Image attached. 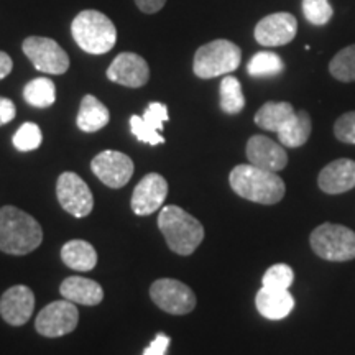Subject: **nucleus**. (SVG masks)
Returning <instances> with one entry per match:
<instances>
[{"label": "nucleus", "instance_id": "obj_1", "mask_svg": "<svg viewBox=\"0 0 355 355\" xmlns=\"http://www.w3.org/2000/svg\"><path fill=\"white\" fill-rule=\"evenodd\" d=\"M40 222L15 206L0 207V250L8 255H28L42 245Z\"/></svg>", "mask_w": 355, "mask_h": 355}, {"label": "nucleus", "instance_id": "obj_2", "mask_svg": "<svg viewBox=\"0 0 355 355\" xmlns=\"http://www.w3.org/2000/svg\"><path fill=\"white\" fill-rule=\"evenodd\" d=\"M229 183L235 194L265 206L279 202L286 193L285 181L277 173L261 170L250 163L235 166L229 175Z\"/></svg>", "mask_w": 355, "mask_h": 355}, {"label": "nucleus", "instance_id": "obj_3", "mask_svg": "<svg viewBox=\"0 0 355 355\" xmlns=\"http://www.w3.org/2000/svg\"><path fill=\"white\" fill-rule=\"evenodd\" d=\"M158 229L162 230L168 247L178 255H191L204 241L201 222L180 206L163 207L158 216Z\"/></svg>", "mask_w": 355, "mask_h": 355}, {"label": "nucleus", "instance_id": "obj_4", "mask_svg": "<svg viewBox=\"0 0 355 355\" xmlns=\"http://www.w3.org/2000/svg\"><path fill=\"white\" fill-rule=\"evenodd\" d=\"M74 42L89 55H105L115 46L117 28L114 21L97 10H83L71 25Z\"/></svg>", "mask_w": 355, "mask_h": 355}, {"label": "nucleus", "instance_id": "obj_5", "mask_svg": "<svg viewBox=\"0 0 355 355\" xmlns=\"http://www.w3.org/2000/svg\"><path fill=\"white\" fill-rule=\"evenodd\" d=\"M242 51L229 40H214L199 48L194 55V74L201 79H212L234 73L241 66Z\"/></svg>", "mask_w": 355, "mask_h": 355}, {"label": "nucleus", "instance_id": "obj_6", "mask_svg": "<svg viewBox=\"0 0 355 355\" xmlns=\"http://www.w3.org/2000/svg\"><path fill=\"white\" fill-rule=\"evenodd\" d=\"M311 248L327 261H349L355 259V232L340 224H321L311 232Z\"/></svg>", "mask_w": 355, "mask_h": 355}, {"label": "nucleus", "instance_id": "obj_7", "mask_svg": "<svg viewBox=\"0 0 355 355\" xmlns=\"http://www.w3.org/2000/svg\"><path fill=\"white\" fill-rule=\"evenodd\" d=\"M150 298L159 309L175 316H183L196 308V295L180 279L162 278L150 286Z\"/></svg>", "mask_w": 355, "mask_h": 355}, {"label": "nucleus", "instance_id": "obj_8", "mask_svg": "<svg viewBox=\"0 0 355 355\" xmlns=\"http://www.w3.org/2000/svg\"><path fill=\"white\" fill-rule=\"evenodd\" d=\"M79 311L74 303L68 300L53 301L40 311L37 319H35V329L40 336L55 337L68 336L78 327Z\"/></svg>", "mask_w": 355, "mask_h": 355}, {"label": "nucleus", "instance_id": "obj_9", "mask_svg": "<svg viewBox=\"0 0 355 355\" xmlns=\"http://www.w3.org/2000/svg\"><path fill=\"white\" fill-rule=\"evenodd\" d=\"M25 56L38 71L46 74H64L69 68V56L55 40L28 37L21 44Z\"/></svg>", "mask_w": 355, "mask_h": 355}, {"label": "nucleus", "instance_id": "obj_10", "mask_svg": "<svg viewBox=\"0 0 355 355\" xmlns=\"http://www.w3.org/2000/svg\"><path fill=\"white\" fill-rule=\"evenodd\" d=\"M56 198L61 207L74 217H86L94 209V196L86 181L76 173L66 171L56 183Z\"/></svg>", "mask_w": 355, "mask_h": 355}, {"label": "nucleus", "instance_id": "obj_11", "mask_svg": "<svg viewBox=\"0 0 355 355\" xmlns=\"http://www.w3.org/2000/svg\"><path fill=\"white\" fill-rule=\"evenodd\" d=\"M91 170L109 188H123L133 175V162L125 153L105 150L96 155L91 162Z\"/></svg>", "mask_w": 355, "mask_h": 355}, {"label": "nucleus", "instance_id": "obj_12", "mask_svg": "<svg viewBox=\"0 0 355 355\" xmlns=\"http://www.w3.org/2000/svg\"><path fill=\"white\" fill-rule=\"evenodd\" d=\"M298 33V20L288 12L266 15L255 26V40L261 46H283L291 43Z\"/></svg>", "mask_w": 355, "mask_h": 355}, {"label": "nucleus", "instance_id": "obj_13", "mask_svg": "<svg viewBox=\"0 0 355 355\" xmlns=\"http://www.w3.org/2000/svg\"><path fill=\"white\" fill-rule=\"evenodd\" d=\"M168 196L166 180L158 173H148L135 186L132 194V211L137 216H150L157 212Z\"/></svg>", "mask_w": 355, "mask_h": 355}, {"label": "nucleus", "instance_id": "obj_14", "mask_svg": "<svg viewBox=\"0 0 355 355\" xmlns=\"http://www.w3.org/2000/svg\"><path fill=\"white\" fill-rule=\"evenodd\" d=\"M35 311V295L28 286L15 285L0 298V316L10 326H24L32 319Z\"/></svg>", "mask_w": 355, "mask_h": 355}, {"label": "nucleus", "instance_id": "obj_15", "mask_svg": "<svg viewBox=\"0 0 355 355\" xmlns=\"http://www.w3.org/2000/svg\"><path fill=\"white\" fill-rule=\"evenodd\" d=\"M107 78L112 83L125 87H141L148 83L150 68L148 63L135 53H121L110 63L107 69Z\"/></svg>", "mask_w": 355, "mask_h": 355}, {"label": "nucleus", "instance_id": "obj_16", "mask_svg": "<svg viewBox=\"0 0 355 355\" xmlns=\"http://www.w3.org/2000/svg\"><path fill=\"white\" fill-rule=\"evenodd\" d=\"M168 107L162 102H152L144 112V115H132L130 117V130L137 140L144 141L148 145H162L165 139L159 132L163 125L168 122Z\"/></svg>", "mask_w": 355, "mask_h": 355}, {"label": "nucleus", "instance_id": "obj_17", "mask_svg": "<svg viewBox=\"0 0 355 355\" xmlns=\"http://www.w3.org/2000/svg\"><path fill=\"white\" fill-rule=\"evenodd\" d=\"M248 163L266 171H282L288 165L286 150L265 135H254L247 141Z\"/></svg>", "mask_w": 355, "mask_h": 355}, {"label": "nucleus", "instance_id": "obj_18", "mask_svg": "<svg viewBox=\"0 0 355 355\" xmlns=\"http://www.w3.org/2000/svg\"><path fill=\"white\" fill-rule=\"evenodd\" d=\"M318 184L327 194H343L355 188V162L339 158L326 165L319 173Z\"/></svg>", "mask_w": 355, "mask_h": 355}, {"label": "nucleus", "instance_id": "obj_19", "mask_svg": "<svg viewBox=\"0 0 355 355\" xmlns=\"http://www.w3.org/2000/svg\"><path fill=\"white\" fill-rule=\"evenodd\" d=\"M255 304L261 316L270 321H279V319H285L295 308V298L288 290L261 286L257 293Z\"/></svg>", "mask_w": 355, "mask_h": 355}, {"label": "nucleus", "instance_id": "obj_20", "mask_svg": "<svg viewBox=\"0 0 355 355\" xmlns=\"http://www.w3.org/2000/svg\"><path fill=\"white\" fill-rule=\"evenodd\" d=\"M60 293L64 300L74 304L97 306L104 300V290L94 279L83 277H68L61 283Z\"/></svg>", "mask_w": 355, "mask_h": 355}, {"label": "nucleus", "instance_id": "obj_21", "mask_svg": "<svg viewBox=\"0 0 355 355\" xmlns=\"http://www.w3.org/2000/svg\"><path fill=\"white\" fill-rule=\"evenodd\" d=\"M110 121V112L97 97L87 94L83 97L81 105H79V112L76 123L79 130L86 133L99 132L104 128Z\"/></svg>", "mask_w": 355, "mask_h": 355}, {"label": "nucleus", "instance_id": "obj_22", "mask_svg": "<svg viewBox=\"0 0 355 355\" xmlns=\"http://www.w3.org/2000/svg\"><path fill=\"white\" fill-rule=\"evenodd\" d=\"M61 260L74 272H91L97 265V252L86 241H69L61 248Z\"/></svg>", "mask_w": 355, "mask_h": 355}, {"label": "nucleus", "instance_id": "obj_23", "mask_svg": "<svg viewBox=\"0 0 355 355\" xmlns=\"http://www.w3.org/2000/svg\"><path fill=\"white\" fill-rule=\"evenodd\" d=\"M311 132H313V122L311 115L306 110H298L290 117V121L285 122L278 133V140L283 146L288 148H298L308 141Z\"/></svg>", "mask_w": 355, "mask_h": 355}, {"label": "nucleus", "instance_id": "obj_24", "mask_svg": "<svg viewBox=\"0 0 355 355\" xmlns=\"http://www.w3.org/2000/svg\"><path fill=\"white\" fill-rule=\"evenodd\" d=\"M296 110L290 102H266L255 114V123L268 132H278Z\"/></svg>", "mask_w": 355, "mask_h": 355}, {"label": "nucleus", "instance_id": "obj_25", "mask_svg": "<svg viewBox=\"0 0 355 355\" xmlns=\"http://www.w3.org/2000/svg\"><path fill=\"white\" fill-rule=\"evenodd\" d=\"M24 99L38 109L50 107L56 101V86L48 78H35L24 87Z\"/></svg>", "mask_w": 355, "mask_h": 355}, {"label": "nucleus", "instance_id": "obj_26", "mask_svg": "<svg viewBox=\"0 0 355 355\" xmlns=\"http://www.w3.org/2000/svg\"><path fill=\"white\" fill-rule=\"evenodd\" d=\"M285 69V63L277 53L272 51H260L252 56V60L247 64V73L252 78H272L278 76Z\"/></svg>", "mask_w": 355, "mask_h": 355}, {"label": "nucleus", "instance_id": "obj_27", "mask_svg": "<svg viewBox=\"0 0 355 355\" xmlns=\"http://www.w3.org/2000/svg\"><path fill=\"white\" fill-rule=\"evenodd\" d=\"M243 107H245V96L241 81L234 76H225L220 83V109L225 114L235 115L242 112Z\"/></svg>", "mask_w": 355, "mask_h": 355}, {"label": "nucleus", "instance_id": "obj_28", "mask_svg": "<svg viewBox=\"0 0 355 355\" xmlns=\"http://www.w3.org/2000/svg\"><path fill=\"white\" fill-rule=\"evenodd\" d=\"M329 71L337 81L355 83V44L336 53L329 63Z\"/></svg>", "mask_w": 355, "mask_h": 355}, {"label": "nucleus", "instance_id": "obj_29", "mask_svg": "<svg viewBox=\"0 0 355 355\" xmlns=\"http://www.w3.org/2000/svg\"><path fill=\"white\" fill-rule=\"evenodd\" d=\"M13 146H15L19 152H32V150H37L43 141L42 130L37 123L33 122H25L19 130L13 135Z\"/></svg>", "mask_w": 355, "mask_h": 355}, {"label": "nucleus", "instance_id": "obj_30", "mask_svg": "<svg viewBox=\"0 0 355 355\" xmlns=\"http://www.w3.org/2000/svg\"><path fill=\"white\" fill-rule=\"evenodd\" d=\"M295 273L291 266L286 263H277L266 270L263 278H261V286L273 288V290H288L293 285Z\"/></svg>", "mask_w": 355, "mask_h": 355}, {"label": "nucleus", "instance_id": "obj_31", "mask_svg": "<svg viewBox=\"0 0 355 355\" xmlns=\"http://www.w3.org/2000/svg\"><path fill=\"white\" fill-rule=\"evenodd\" d=\"M303 13L311 25L322 26L329 24L334 10L329 0H303Z\"/></svg>", "mask_w": 355, "mask_h": 355}, {"label": "nucleus", "instance_id": "obj_32", "mask_svg": "<svg viewBox=\"0 0 355 355\" xmlns=\"http://www.w3.org/2000/svg\"><path fill=\"white\" fill-rule=\"evenodd\" d=\"M334 135L343 144L355 145V110L337 119L334 123Z\"/></svg>", "mask_w": 355, "mask_h": 355}, {"label": "nucleus", "instance_id": "obj_33", "mask_svg": "<svg viewBox=\"0 0 355 355\" xmlns=\"http://www.w3.org/2000/svg\"><path fill=\"white\" fill-rule=\"evenodd\" d=\"M170 336L166 334H158L155 339L150 343L148 347L144 350L141 355H166L168 354V347H170Z\"/></svg>", "mask_w": 355, "mask_h": 355}, {"label": "nucleus", "instance_id": "obj_34", "mask_svg": "<svg viewBox=\"0 0 355 355\" xmlns=\"http://www.w3.org/2000/svg\"><path fill=\"white\" fill-rule=\"evenodd\" d=\"M17 115L15 104L7 97H0V127L12 122Z\"/></svg>", "mask_w": 355, "mask_h": 355}, {"label": "nucleus", "instance_id": "obj_35", "mask_svg": "<svg viewBox=\"0 0 355 355\" xmlns=\"http://www.w3.org/2000/svg\"><path fill=\"white\" fill-rule=\"evenodd\" d=\"M135 3L144 13H157L165 7L166 0H135Z\"/></svg>", "mask_w": 355, "mask_h": 355}, {"label": "nucleus", "instance_id": "obj_36", "mask_svg": "<svg viewBox=\"0 0 355 355\" xmlns=\"http://www.w3.org/2000/svg\"><path fill=\"white\" fill-rule=\"evenodd\" d=\"M12 68H13L12 58L8 56L6 51H0V81L6 79L8 74L12 73Z\"/></svg>", "mask_w": 355, "mask_h": 355}]
</instances>
